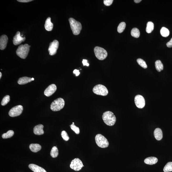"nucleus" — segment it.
Instances as JSON below:
<instances>
[{"mask_svg": "<svg viewBox=\"0 0 172 172\" xmlns=\"http://www.w3.org/2000/svg\"><path fill=\"white\" fill-rule=\"evenodd\" d=\"M103 120L104 123L109 126H113L117 120L116 117L114 113L110 111L105 112L103 114Z\"/></svg>", "mask_w": 172, "mask_h": 172, "instance_id": "obj_1", "label": "nucleus"}, {"mask_svg": "<svg viewBox=\"0 0 172 172\" xmlns=\"http://www.w3.org/2000/svg\"><path fill=\"white\" fill-rule=\"evenodd\" d=\"M69 21L73 34L75 35L79 34L82 28L80 23L72 18H69Z\"/></svg>", "mask_w": 172, "mask_h": 172, "instance_id": "obj_2", "label": "nucleus"}, {"mask_svg": "<svg viewBox=\"0 0 172 172\" xmlns=\"http://www.w3.org/2000/svg\"><path fill=\"white\" fill-rule=\"evenodd\" d=\"M29 49L30 46L28 44L21 45L17 49V55L21 58L24 59L28 56Z\"/></svg>", "mask_w": 172, "mask_h": 172, "instance_id": "obj_3", "label": "nucleus"}, {"mask_svg": "<svg viewBox=\"0 0 172 172\" xmlns=\"http://www.w3.org/2000/svg\"><path fill=\"white\" fill-rule=\"evenodd\" d=\"M65 105V101L62 98L55 99L52 103L50 105V109L53 111H60L64 108Z\"/></svg>", "mask_w": 172, "mask_h": 172, "instance_id": "obj_4", "label": "nucleus"}, {"mask_svg": "<svg viewBox=\"0 0 172 172\" xmlns=\"http://www.w3.org/2000/svg\"><path fill=\"white\" fill-rule=\"evenodd\" d=\"M95 140L97 145L102 148L108 147L109 145V143L107 139L100 134L96 135Z\"/></svg>", "mask_w": 172, "mask_h": 172, "instance_id": "obj_5", "label": "nucleus"}, {"mask_svg": "<svg viewBox=\"0 0 172 172\" xmlns=\"http://www.w3.org/2000/svg\"><path fill=\"white\" fill-rule=\"evenodd\" d=\"M93 92L95 94L102 96H106L108 93V90L106 87L101 84L95 86L93 89Z\"/></svg>", "mask_w": 172, "mask_h": 172, "instance_id": "obj_6", "label": "nucleus"}, {"mask_svg": "<svg viewBox=\"0 0 172 172\" xmlns=\"http://www.w3.org/2000/svg\"><path fill=\"white\" fill-rule=\"evenodd\" d=\"M94 52L95 55L99 60H104L108 56V53L103 48L96 47L94 48Z\"/></svg>", "mask_w": 172, "mask_h": 172, "instance_id": "obj_7", "label": "nucleus"}, {"mask_svg": "<svg viewBox=\"0 0 172 172\" xmlns=\"http://www.w3.org/2000/svg\"><path fill=\"white\" fill-rule=\"evenodd\" d=\"M84 166L82 161L78 158L72 160L70 165V168L76 171H79Z\"/></svg>", "mask_w": 172, "mask_h": 172, "instance_id": "obj_8", "label": "nucleus"}, {"mask_svg": "<svg viewBox=\"0 0 172 172\" xmlns=\"http://www.w3.org/2000/svg\"><path fill=\"white\" fill-rule=\"evenodd\" d=\"M23 110V107L21 105H18L13 107L9 112V115L11 117H18L22 114Z\"/></svg>", "mask_w": 172, "mask_h": 172, "instance_id": "obj_9", "label": "nucleus"}, {"mask_svg": "<svg viewBox=\"0 0 172 172\" xmlns=\"http://www.w3.org/2000/svg\"><path fill=\"white\" fill-rule=\"evenodd\" d=\"M59 45V43L58 41L57 40H54L53 42L50 43L49 49H48L50 55H53L57 53Z\"/></svg>", "mask_w": 172, "mask_h": 172, "instance_id": "obj_10", "label": "nucleus"}, {"mask_svg": "<svg viewBox=\"0 0 172 172\" xmlns=\"http://www.w3.org/2000/svg\"><path fill=\"white\" fill-rule=\"evenodd\" d=\"M135 104L137 108H143L145 105V100L144 97L141 95H138L135 98Z\"/></svg>", "mask_w": 172, "mask_h": 172, "instance_id": "obj_11", "label": "nucleus"}, {"mask_svg": "<svg viewBox=\"0 0 172 172\" xmlns=\"http://www.w3.org/2000/svg\"><path fill=\"white\" fill-rule=\"evenodd\" d=\"M57 89L56 85L54 84H51L45 89L44 92V94L46 96H50L55 92Z\"/></svg>", "mask_w": 172, "mask_h": 172, "instance_id": "obj_12", "label": "nucleus"}, {"mask_svg": "<svg viewBox=\"0 0 172 172\" xmlns=\"http://www.w3.org/2000/svg\"><path fill=\"white\" fill-rule=\"evenodd\" d=\"M26 38L22 37L21 35L20 32L18 31L13 38V44L15 45L20 44L25 40Z\"/></svg>", "mask_w": 172, "mask_h": 172, "instance_id": "obj_13", "label": "nucleus"}, {"mask_svg": "<svg viewBox=\"0 0 172 172\" xmlns=\"http://www.w3.org/2000/svg\"><path fill=\"white\" fill-rule=\"evenodd\" d=\"M8 38L6 35H3L0 38V49L4 50L6 47Z\"/></svg>", "mask_w": 172, "mask_h": 172, "instance_id": "obj_14", "label": "nucleus"}, {"mask_svg": "<svg viewBox=\"0 0 172 172\" xmlns=\"http://www.w3.org/2000/svg\"><path fill=\"white\" fill-rule=\"evenodd\" d=\"M29 168L34 172H47L44 169L36 164H30L28 166Z\"/></svg>", "mask_w": 172, "mask_h": 172, "instance_id": "obj_15", "label": "nucleus"}, {"mask_svg": "<svg viewBox=\"0 0 172 172\" xmlns=\"http://www.w3.org/2000/svg\"><path fill=\"white\" fill-rule=\"evenodd\" d=\"M44 126L43 125L39 124L36 126L34 128V133L36 135H41L44 133L43 130Z\"/></svg>", "mask_w": 172, "mask_h": 172, "instance_id": "obj_16", "label": "nucleus"}, {"mask_svg": "<svg viewBox=\"0 0 172 172\" xmlns=\"http://www.w3.org/2000/svg\"><path fill=\"white\" fill-rule=\"evenodd\" d=\"M154 135L155 138L158 141L162 139L163 137L162 130L160 128H156L154 131Z\"/></svg>", "mask_w": 172, "mask_h": 172, "instance_id": "obj_17", "label": "nucleus"}, {"mask_svg": "<svg viewBox=\"0 0 172 172\" xmlns=\"http://www.w3.org/2000/svg\"><path fill=\"white\" fill-rule=\"evenodd\" d=\"M158 162V158L155 157H150L147 158H146L144 161V162L145 164L149 165H153L156 164Z\"/></svg>", "mask_w": 172, "mask_h": 172, "instance_id": "obj_18", "label": "nucleus"}, {"mask_svg": "<svg viewBox=\"0 0 172 172\" xmlns=\"http://www.w3.org/2000/svg\"><path fill=\"white\" fill-rule=\"evenodd\" d=\"M51 19L50 17H48L45 22V29L48 31H51L53 28V24L51 22Z\"/></svg>", "mask_w": 172, "mask_h": 172, "instance_id": "obj_19", "label": "nucleus"}, {"mask_svg": "<svg viewBox=\"0 0 172 172\" xmlns=\"http://www.w3.org/2000/svg\"><path fill=\"white\" fill-rule=\"evenodd\" d=\"M32 81L31 78L26 77H23L19 78L18 81V83L20 85H23L31 82Z\"/></svg>", "mask_w": 172, "mask_h": 172, "instance_id": "obj_20", "label": "nucleus"}, {"mask_svg": "<svg viewBox=\"0 0 172 172\" xmlns=\"http://www.w3.org/2000/svg\"><path fill=\"white\" fill-rule=\"evenodd\" d=\"M29 148L32 151L36 153L41 150L42 147L38 144H31L29 145Z\"/></svg>", "mask_w": 172, "mask_h": 172, "instance_id": "obj_21", "label": "nucleus"}, {"mask_svg": "<svg viewBox=\"0 0 172 172\" xmlns=\"http://www.w3.org/2000/svg\"><path fill=\"white\" fill-rule=\"evenodd\" d=\"M155 67L158 72H160L163 70L164 66L162 62L160 60H157L155 63Z\"/></svg>", "mask_w": 172, "mask_h": 172, "instance_id": "obj_22", "label": "nucleus"}, {"mask_svg": "<svg viewBox=\"0 0 172 172\" xmlns=\"http://www.w3.org/2000/svg\"><path fill=\"white\" fill-rule=\"evenodd\" d=\"M154 24L153 22H149L147 23V27L146 28V31L148 33H150L153 31Z\"/></svg>", "mask_w": 172, "mask_h": 172, "instance_id": "obj_23", "label": "nucleus"}, {"mask_svg": "<svg viewBox=\"0 0 172 172\" xmlns=\"http://www.w3.org/2000/svg\"><path fill=\"white\" fill-rule=\"evenodd\" d=\"M131 35L133 37L138 38L140 36V32L139 30L136 28L132 29L131 31Z\"/></svg>", "mask_w": 172, "mask_h": 172, "instance_id": "obj_24", "label": "nucleus"}, {"mask_svg": "<svg viewBox=\"0 0 172 172\" xmlns=\"http://www.w3.org/2000/svg\"><path fill=\"white\" fill-rule=\"evenodd\" d=\"M58 150L56 146L52 148L50 152V155L53 158H57L58 155Z\"/></svg>", "mask_w": 172, "mask_h": 172, "instance_id": "obj_25", "label": "nucleus"}, {"mask_svg": "<svg viewBox=\"0 0 172 172\" xmlns=\"http://www.w3.org/2000/svg\"><path fill=\"white\" fill-rule=\"evenodd\" d=\"M160 33L162 37H166L169 35L170 32L168 29L163 27L161 29Z\"/></svg>", "mask_w": 172, "mask_h": 172, "instance_id": "obj_26", "label": "nucleus"}, {"mask_svg": "<svg viewBox=\"0 0 172 172\" xmlns=\"http://www.w3.org/2000/svg\"><path fill=\"white\" fill-rule=\"evenodd\" d=\"M14 134V132L13 130H10L7 131L6 133L3 134L2 137L3 139H7L12 137Z\"/></svg>", "mask_w": 172, "mask_h": 172, "instance_id": "obj_27", "label": "nucleus"}, {"mask_svg": "<svg viewBox=\"0 0 172 172\" xmlns=\"http://www.w3.org/2000/svg\"><path fill=\"white\" fill-rule=\"evenodd\" d=\"M126 27V24L124 22H122L119 24L117 28V31L119 33L123 32Z\"/></svg>", "mask_w": 172, "mask_h": 172, "instance_id": "obj_28", "label": "nucleus"}, {"mask_svg": "<svg viewBox=\"0 0 172 172\" xmlns=\"http://www.w3.org/2000/svg\"><path fill=\"white\" fill-rule=\"evenodd\" d=\"M164 172H169L172 171V162H169L167 163L164 167Z\"/></svg>", "mask_w": 172, "mask_h": 172, "instance_id": "obj_29", "label": "nucleus"}, {"mask_svg": "<svg viewBox=\"0 0 172 172\" xmlns=\"http://www.w3.org/2000/svg\"><path fill=\"white\" fill-rule=\"evenodd\" d=\"M137 62L138 64L143 68L146 69L147 68V65L145 61L141 59H138L137 60Z\"/></svg>", "mask_w": 172, "mask_h": 172, "instance_id": "obj_30", "label": "nucleus"}, {"mask_svg": "<svg viewBox=\"0 0 172 172\" xmlns=\"http://www.w3.org/2000/svg\"><path fill=\"white\" fill-rule=\"evenodd\" d=\"M10 96L8 95H7L4 96L1 102V105L3 106H4L6 105L10 102Z\"/></svg>", "mask_w": 172, "mask_h": 172, "instance_id": "obj_31", "label": "nucleus"}, {"mask_svg": "<svg viewBox=\"0 0 172 172\" xmlns=\"http://www.w3.org/2000/svg\"><path fill=\"white\" fill-rule=\"evenodd\" d=\"M61 135L62 137L65 141H68L70 139L67 133L65 131H62L61 134Z\"/></svg>", "mask_w": 172, "mask_h": 172, "instance_id": "obj_32", "label": "nucleus"}, {"mask_svg": "<svg viewBox=\"0 0 172 172\" xmlns=\"http://www.w3.org/2000/svg\"><path fill=\"white\" fill-rule=\"evenodd\" d=\"M70 127L71 129L75 132V133L77 134H79L80 129L79 128L73 124L70 125Z\"/></svg>", "mask_w": 172, "mask_h": 172, "instance_id": "obj_33", "label": "nucleus"}, {"mask_svg": "<svg viewBox=\"0 0 172 172\" xmlns=\"http://www.w3.org/2000/svg\"><path fill=\"white\" fill-rule=\"evenodd\" d=\"M113 2V0H104V3L107 6H109L112 4Z\"/></svg>", "mask_w": 172, "mask_h": 172, "instance_id": "obj_34", "label": "nucleus"}, {"mask_svg": "<svg viewBox=\"0 0 172 172\" xmlns=\"http://www.w3.org/2000/svg\"><path fill=\"white\" fill-rule=\"evenodd\" d=\"M166 45L167 47L168 48L172 47V38L169 42H167L166 43Z\"/></svg>", "mask_w": 172, "mask_h": 172, "instance_id": "obj_35", "label": "nucleus"}, {"mask_svg": "<svg viewBox=\"0 0 172 172\" xmlns=\"http://www.w3.org/2000/svg\"><path fill=\"white\" fill-rule=\"evenodd\" d=\"M82 63L84 66H89V64L87 63V60L86 59H83L82 61Z\"/></svg>", "mask_w": 172, "mask_h": 172, "instance_id": "obj_36", "label": "nucleus"}, {"mask_svg": "<svg viewBox=\"0 0 172 172\" xmlns=\"http://www.w3.org/2000/svg\"><path fill=\"white\" fill-rule=\"evenodd\" d=\"M73 73L75 75H76V76H79L80 74V72H79V70H76V69H75V70H74L73 71Z\"/></svg>", "mask_w": 172, "mask_h": 172, "instance_id": "obj_37", "label": "nucleus"}, {"mask_svg": "<svg viewBox=\"0 0 172 172\" xmlns=\"http://www.w3.org/2000/svg\"><path fill=\"white\" fill-rule=\"evenodd\" d=\"M32 1V0H18L17 1L18 2L23 3L28 2Z\"/></svg>", "mask_w": 172, "mask_h": 172, "instance_id": "obj_38", "label": "nucleus"}, {"mask_svg": "<svg viewBox=\"0 0 172 172\" xmlns=\"http://www.w3.org/2000/svg\"><path fill=\"white\" fill-rule=\"evenodd\" d=\"M141 0H135V1H134V2L136 3H138L141 2Z\"/></svg>", "mask_w": 172, "mask_h": 172, "instance_id": "obj_39", "label": "nucleus"}, {"mask_svg": "<svg viewBox=\"0 0 172 172\" xmlns=\"http://www.w3.org/2000/svg\"><path fill=\"white\" fill-rule=\"evenodd\" d=\"M1 77H2V73L1 72H0V78H1Z\"/></svg>", "mask_w": 172, "mask_h": 172, "instance_id": "obj_40", "label": "nucleus"}, {"mask_svg": "<svg viewBox=\"0 0 172 172\" xmlns=\"http://www.w3.org/2000/svg\"><path fill=\"white\" fill-rule=\"evenodd\" d=\"M32 81L34 80V78H32Z\"/></svg>", "mask_w": 172, "mask_h": 172, "instance_id": "obj_41", "label": "nucleus"}, {"mask_svg": "<svg viewBox=\"0 0 172 172\" xmlns=\"http://www.w3.org/2000/svg\"><path fill=\"white\" fill-rule=\"evenodd\" d=\"M74 124V123H73V124Z\"/></svg>", "mask_w": 172, "mask_h": 172, "instance_id": "obj_42", "label": "nucleus"}]
</instances>
